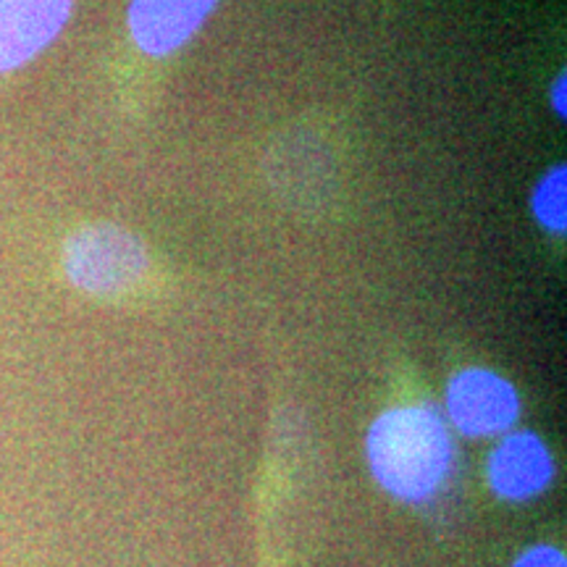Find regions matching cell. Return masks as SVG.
Instances as JSON below:
<instances>
[{"label":"cell","mask_w":567,"mask_h":567,"mask_svg":"<svg viewBox=\"0 0 567 567\" xmlns=\"http://www.w3.org/2000/svg\"><path fill=\"white\" fill-rule=\"evenodd\" d=\"M557 463L551 450L534 431H509L488 452L486 481L496 499L526 505L555 484Z\"/></svg>","instance_id":"4"},{"label":"cell","mask_w":567,"mask_h":567,"mask_svg":"<svg viewBox=\"0 0 567 567\" xmlns=\"http://www.w3.org/2000/svg\"><path fill=\"white\" fill-rule=\"evenodd\" d=\"M509 567H567V559L555 544H534L523 549Z\"/></svg>","instance_id":"8"},{"label":"cell","mask_w":567,"mask_h":567,"mask_svg":"<svg viewBox=\"0 0 567 567\" xmlns=\"http://www.w3.org/2000/svg\"><path fill=\"white\" fill-rule=\"evenodd\" d=\"M368 471L396 502L423 505L455 471V442L446 417L429 402L394 405L371 423L365 436Z\"/></svg>","instance_id":"1"},{"label":"cell","mask_w":567,"mask_h":567,"mask_svg":"<svg viewBox=\"0 0 567 567\" xmlns=\"http://www.w3.org/2000/svg\"><path fill=\"white\" fill-rule=\"evenodd\" d=\"M218 0H132L130 32L142 53L172 55L200 32Z\"/></svg>","instance_id":"6"},{"label":"cell","mask_w":567,"mask_h":567,"mask_svg":"<svg viewBox=\"0 0 567 567\" xmlns=\"http://www.w3.org/2000/svg\"><path fill=\"white\" fill-rule=\"evenodd\" d=\"M536 221L551 234H563L567 226V168L557 166L551 168L547 176H542V182L536 184L534 200Z\"/></svg>","instance_id":"7"},{"label":"cell","mask_w":567,"mask_h":567,"mask_svg":"<svg viewBox=\"0 0 567 567\" xmlns=\"http://www.w3.org/2000/svg\"><path fill=\"white\" fill-rule=\"evenodd\" d=\"M565 76H559L555 82V87H551V105H555V111L559 116H565Z\"/></svg>","instance_id":"9"},{"label":"cell","mask_w":567,"mask_h":567,"mask_svg":"<svg viewBox=\"0 0 567 567\" xmlns=\"http://www.w3.org/2000/svg\"><path fill=\"white\" fill-rule=\"evenodd\" d=\"M145 245L118 224H90L76 229L63 247V271L76 289L101 300H116L145 279Z\"/></svg>","instance_id":"2"},{"label":"cell","mask_w":567,"mask_h":567,"mask_svg":"<svg viewBox=\"0 0 567 567\" xmlns=\"http://www.w3.org/2000/svg\"><path fill=\"white\" fill-rule=\"evenodd\" d=\"M520 394L505 375L488 368H465L446 384V423L467 439H499L515 431Z\"/></svg>","instance_id":"3"},{"label":"cell","mask_w":567,"mask_h":567,"mask_svg":"<svg viewBox=\"0 0 567 567\" xmlns=\"http://www.w3.org/2000/svg\"><path fill=\"white\" fill-rule=\"evenodd\" d=\"M74 0H0V74L30 63L59 38Z\"/></svg>","instance_id":"5"}]
</instances>
